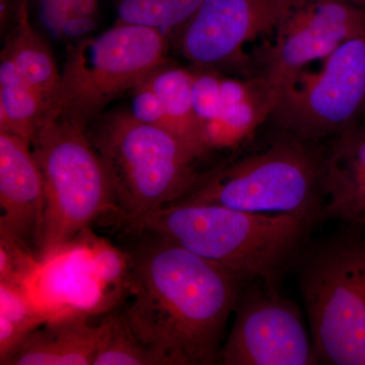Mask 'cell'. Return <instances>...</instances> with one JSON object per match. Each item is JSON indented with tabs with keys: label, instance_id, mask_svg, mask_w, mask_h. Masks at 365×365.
Instances as JSON below:
<instances>
[{
	"label": "cell",
	"instance_id": "cell-1",
	"mask_svg": "<svg viewBox=\"0 0 365 365\" xmlns=\"http://www.w3.org/2000/svg\"><path fill=\"white\" fill-rule=\"evenodd\" d=\"M125 250L130 280L122 309L132 332L163 365L220 361L242 279L220 264L148 232Z\"/></svg>",
	"mask_w": 365,
	"mask_h": 365
},
{
	"label": "cell",
	"instance_id": "cell-2",
	"mask_svg": "<svg viewBox=\"0 0 365 365\" xmlns=\"http://www.w3.org/2000/svg\"><path fill=\"white\" fill-rule=\"evenodd\" d=\"M314 220L177 201L129 230L144 232L220 264L242 280L275 288L304 246Z\"/></svg>",
	"mask_w": 365,
	"mask_h": 365
},
{
	"label": "cell",
	"instance_id": "cell-3",
	"mask_svg": "<svg viewBox=\"0 0 365 365\" xmlns=\"http://www.w3.org/2000/svg\"><path fill=\"white\" fill-rule=\"evenodd\" d=\"M91 143L109 177L115 216L129 228L179 201L200 180L194 169L199 158L186 144L130 112L106 118Z\"/></svg>",
	"mask_w": 365,
	"mask_h": 365
},
{
	"label": "cell",
	"instance_id": "cell-4",
	"mask_svg": "<svg viewBox=\"0 0 365 365\" xmlns=\"http://www.w3.org/2000/svg\"><path fill=\"white\" fill-rule=\"evenodd\" d=\"M309 143L287 135L262 153L215 170L179 201L319 220L325 157Z\"/></svg>",
	"mask_w": 365,
	"mask_h": 365
},
{
	"label": "cell",
	"instance_id": "cell-5",
	"mask_svg": "<svg viewBox=\"0 0 365 365\" xmlns=\"http://www.w3.org/2000/svg\"><path fill=\"white\" fill-rule=\"evenodd\" d=\"M85 131L61 118L43 116L31 143L45 191L40 260L98 218L116 215L104 163Z\"/></svg>",
	"mask_w": 365,
	"mask_h": 365
},
{
	"label": "cell",
	"instance_id": "cell-6",
	"mask_svg": "<svg viewBox=\"0 0 365 365\" xmlns=\"http://www.w3.org/2000/svg\"><path fill=\"white\" fill-rule=\"evenodd\" d=\"M165 52L162 32L123 23L69 46L58 90L44 116L61 118L86 130L113 100L165 63Z\"/></svg>",
	"mask_w": 365,
	"mask_h": 365
},
{
	"label": "cell",
	"instance_id": "cell-7",
	"mask_svg": "<svg viewBox=\"0 0 365 365\" xmlns=\"http://www.w3.org/2000/svg\"><path fill=\"white\" fill-rule=\"evenodd\" d=\"M319 362L365 365V237L339 235L307 257L300 274Z\"/></svg>",
	"mask_w": 365,
	"mask_h": 365
},
{
	"label": "cell",
	"instance_id": "cell-8",
	"mask_svg": "<svg viewBox=\"0 0 365 365\" xmlns=\"http://www.w3.org/2000/svg\"><path fill=\"white\" fill-rule=\"evenodd\" d=\"M130 280L124 250L86 228L41 258L29 294L49 319L109 314L123 304Z\"/></svg>",
	"mask_w": 365,
	"mask_h": 365
},
{
	"label": "cell",
	"instance_id": "cell-9",
	"mask_svg": "<svg viewBox=\"0 0 365 365\" xmlns=\"http://www.w3.org/2000/svg\"><path fill=\"white\" fill-rule=\"evenodd\" d=\"M365 108V33L345 41L324 59L318 73L300 74L281 98L271 122L304 141L337 136Z\"/></svg>",
	"mask_w": 365,
	"mask_h": 365
},
{
	"label": "cell",
	"instance_id": "cell-10",
	"mask_svg": "<svg viewBox=\"0 0 365 365\" xmlns=\"http://www.w3.org/2000/svg\"><path fill=\"white\" fill-rule=\"evenodd\" d=\"M275 33L249 76L267 88L276 107L294 90L307 64L325 59L345 41L365 33V9L341 0H304Z\"/></svg>",
	"mask_w": 365,
	"mask_h": 365
},
{
	"label": "cell",
	"instance_id": "cell-11",
	"mask_svg": "<svg viewBox=\"0 0 365 365\" xmlns=\"http://www.w3.org/2000/svg\"><path fill=\"white\" fill-rule=\"evenodd\" d=\"M304 0H203L178 30L180 51L201 68L246 63L244 46L278 26Z\"/></svg>",
	"mask_w": 365,
	"mask_h": 365
},
{
	"label": "cell",
	"instance_id": "cell-12",
	"mask_svg": "<svg viewBox=\"0 0 365 365\" xmlns=\"http://www.w3.org/2000/svg\"><path fill=\"white\" fill-rule=\"evenodd\" d=\"M267 287L237 304L232 332L220 350L225 365L318 364L299 307Z\"/></svg>",
	"mask_w": 365,
	"mask_h": 365
},
{
	"label": "cell",
	"instance_id": "cell-13",
	"mask_svg": "<svg viewBox=\"0 0 365 365\" xmlns=\"http://www.w3.org/2000/svg\"><path fill=\"white\" fill-rule=\"evenodd\" d=\"M45 205L44 182L31 143L0 132V235L40 258Z\"/></svg>",
	"mask_w": 365,
	"mask_h": 365
},
{
	"label": "cell",
	"instance_id": "cell-14",
	"mask_svg": "<svg viewBox=\"0 0 365 365\" xmlns=\"http://www.w3.org/2000/svg\"><path fill=\"white\" fill-rule=\"evenodd\" d=\"M323 193L319 220L365 227V122L336 136L324 163Z\"/></svg>",
	"mask_w": 365,
	"mask_h": 365
},
{
	"label": "cell",
	"instance_id": "cell-15",
	"mask_svg": "<svg viewBox=\"0 0 365 365\" xmlns=\"http://www.w3.org/2000/svg\"><path fill=\"white\" fill-rule=\"evenodd\" d=\"M275 108L272 97L260 81L220 78V97L215 116L202 125L208 150L237 145L270 119Z\"/></svg>",
	"mask_w": 365,
	"mask_h": 365
},
{
	"label": "cell",
	"instance_id": "cell-16",
	"mask_svg": "<svg viewBox=\"0 0 365 365\" xmlns=\"http://www.w3.org/2000/svg\"><path fill=\"white\" fill-rule=\"evenodd\" d=\"M98 326L83 318L51 319L26 336L4 365H93Z\"/></svg>",
	"mask_w": 365,
	"mask_h": 365
},
{
	"label": "cell",
	"instance_id": "cell-17",
	"mask_svg": "<svg viewBox=\"0 0 365 365\" xmlns=\"http://www.w3.org/2000/svg\"><path fill=\"white\" fill-rule=\"evenodd\" d=\"M145 81L162 103L170 133L186 144L197 157H202L209 150L194 109L193 72L163 63Z\"/></svg>",
	"mask_w": 365,
	"mask_h": 365
},
{
	"label": "cell",
	"instance_id": "cell-18",
	"mask_svg": "<svg viewBox=\"0 0 365 365\" xmlns=\"http://www.w3.org/2000/svg\"><path fill=\"white\" fill-rule=\"evenodd\" d=\"M4 53L26 83L44 100L47 109L58 90L61 73L49 46L29 20L26 1L20 7L16 33Z\"/></svg>",
	"mask_w": 365,
	"mask_h": 365
},
{
	"label": "cell",
	"instance_id": "cell-19",
	"mask_svg": "<svg viewBox=\"0 0 365 365\" xmlns=\"http://www.w3.org/2000/svg\"><path fill=\"white\" fill-rule=\"evenodd\" d=\"M45 111L44 100L4 52L0 64V132L31 143Z\"/></svg>",
	"mask_w": 365,
	"mask_h": 365
},
{
	"label": "cell",
	"instance_id": "cell-20",
	"mask_svg": "<svg viewBox=\"0 0 365 365\" xmlns=\"http://www.w3.org/2000/svg\"><path fill=\"white\" fill-rule=\"evenodd\" d=\"M47 321L28 289L0 282V364L4 365L26 336Z\"/></svg>",
	"mask_w": 365,
	"mask_h": 365
},
{
	"label": "cell",
	"instance_id": "cell-21",
	"mask_svg": "<svg viewBox=\"0 0 365 365\" xmlns=\"http://www.w3.org/2000/svg\"><path fill=\"white\" fill-rule=\"evenodd\" d=\"M93 365H163L132 332L122 311L110 312L98 325Z\"/></svg>",
	"mask_w": 365,
	"mask_h": 365
},
{
	"label": "cell",
	"instance_id": "cell-22",
	"mask_svg": "<svg viewBox=\"0 0 365 365\" xmlns=\"http://www.w3.org/2000/svg\"><path fill=\"white\" fill-rule=\"evenodd\" d=\"M203 0H119V23L155 29L163 34L179 30L194 16Z\"/></svg>",
	"mask_w": 365,
	"mask_h": 365
},
{
	"label": "cell",
	"instance_id": "cell-23",
	"mask_svg": "<svg viewBox=\"0 0 365 365\" xmlns=\"http://www.w3.org/2000/svg\"><path fill=\"white\" fill-rule=\"evenodd\" d=\"M40 266V258L32 249L0 235V282L28 289Z\"/></svg>",
	"mask_w": 365,
	"mask_h": 365
},
{
	"label": "cell",
	"instance_id": "cell-24",
	"mask_svg": "<svg viewBox=\"0 0 365 365\" xmlns=\"http://www.w3.org/2000/svg\"><path fill=\"white\" fill-rule=\"evenodd\" d=\"M145 79L132 90L133 95H132L131 110L129 112L141 123L151 125V126L169 131L162 103Z\"/></svg>",
	"mask_w": 365,
	"mask_h": 365
},
{
	"label": "cell",
	"instance_id": "cell-25",
	"mask_svg": "<svg viewBox=\"0 0 365 365\" xmlns=\"http://www.w3.org/2000/svg\"><path fill=\"white\" fill-rule=\"evenodd\" d=\"M73 0H41L39 20L53 40L61 39V26L67 16L72 14Z\"/></svg>",
	"mask_w": 365,
	"mask_h": 365
},
{
	"label": "cell",
	"instance_id": "cell-26",
	"mask_svg": "<svg viewBox=\"0 0 365 365\" xmlns=\"http://www.w3.org/2000/svg\"><path fill=\"white\" fill-rule=\"evenodd\" d=\"M96 28L93 16H78L71 14L66 19L61 26V39L78 40L90 34Z\"/></svg>",
	"mask_w": 365,
	"mask_h": 365
},
{
	"label": "cell",
	"instance_id": "cell-27",
	"mask_svg": "<svg viewBox=\"0 0 365 365\" xmlns=\"http://www.w3.org/2000/svg\"><path fill=\"white\" fill-rule=\"evenodd\" d=\"M97 11V0H73L72 14L78 16H93Z\"/></svg>",
	"mask_w": 365,
	"mask_h": 365
},
{
	"label": "cell",
	"instance_id": "cell-28",
	"mask_svg": "<svg viewBox=\"0 0 365 365\" xmlns=\"http://www.w3.org/2000/svg\"><path fill=\"white\" fill-rule=\"evenodd\" d=\"M341 1L347 2L352 6L359 7V9H365V0H341Z\"/></svg>",
	"mask_w": 365,
	"mask_h": 365
}]
</instances>
